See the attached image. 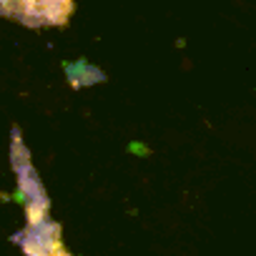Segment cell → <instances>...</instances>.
<instances>
[{"label":"cell","instance_id":"1","mask_svg":"<svg viewBox=\"0 0 256 256\" xmlns=\"http://www.w3.org/2000/svg\"><path fill=\"white\" fill-rule=\"evenodd\" d=\"M73 10V0H0V16L28 28L68 26Z\"/></svg>","mask_w":256,"mask_h":256}]
</instances>
